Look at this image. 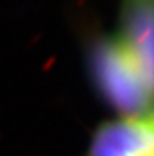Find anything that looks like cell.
Here are the masks:
<instances>
[{"label":"cell","mask_w":154,"mask_h":156,"mask_svg":"<svg viewBox=\"0 0 154 156\" xmlns=\"http://www.w3.org/2000/svg\"><path fill=\"white\" fill-rule=\"evenodd\" d=\"M92 70L102 96L126 118H139L153 104L154 94L117 37L94 45Z\"/></svg>","instance_id":"1"},{"label":"cell","mask_w":154,"mask_h":156,"mask_svg":"<svg viewBox=\"0 0 154 156\" xmlns=\"http://www.w3.org/2000/svg\"><path fill=\"white\" fill-rule=\"evenodd\" d=\"M117 40L132 58L154 94V0H124Z\"/></svg>","instance_id":"2"},{"label":"cell","mask_w":154,"mask_h":156,"mask_svg":"<svg viewBox=\"0 0 154 156\" xmlns=\"http://www.w3.org/2000/svg\"><path fill=\"white\" fill-rule=\"evenodd\" d=\"M154 151V130L146 118H124L105 123L94 133L89 156H124Z\"/></svg>","instance_id":"3"},{"label":"cell","mask_w":154,"mask_h":156,"mask_svg":"<svg viewBox=\"0 0 154 156\" xmlns=\"http://www.w3.org/2000/svg\"><path fill=\"white\" fill-rule=\"evenodd\" d=\"M124 156H154V151H141V152H132Z\"/></svg>","instance_id":"4"},{"label":"cell","mask_w":154,"mask_h":156,"mask_svg":"<svg viewBox=\"0 0 154 156\" xmlns=\"http://www.w3.org/2000/svg\"><path fill=\"white\" fill-rule=\"evenodd\" d=\"M147 121H149V123H150V126L153 127V130H154V108L152 110V112L149 114V116H147Z\"/></svg>","instance_id":"5"}]
</instances>
